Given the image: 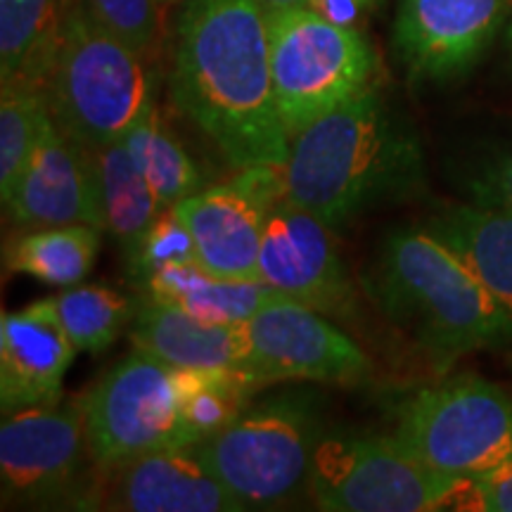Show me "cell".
Returning <instances> with one entry per match:
<instances>
[{
    "label": "cell",
    "instance_id": "cell-1",
    "mask_svg": "<svg viewBox=\"0 0 512 512\" xmlns=\"http://www.w3.org/2000/svg\"><path fill=\"white\" fill-rule=\"evenodd\" d=\"M169 88L174 105L233 169L283 166L290 157L261 0H183Z\"/></svg>",
    "mask_w": 512,
    "mask_h": 512
},
{
    "label": "cell",
    "instance_id": "cell-2",
    "mask_svg": "<svg viewBox=\"0 0 512 512\" xmlns=\"http://www.w3.org/2000/svg\"><path fill=\"white\" fill-rule=\"evenodd\" d=\"M285 200L342 226L363 211L411 197L425 183L418 133L377 86L290 138Z\"/></svg>",
    "mask_w": 512,
    "mask_h": 512
},
{
    "label": "cell",
    "instance_id": "cell-3",
    "mask_svg": "<svg viewBox=\"0 0 512 512\" xmlns=\"http://www.w3.org/2000/svg\"><path fill=\"white\" fill-rule=\"evenodd\" d=\"M363 285L389 323L439 368L512 342L508 311L463 256L425 226L392 230Z\"/></svg>",
    "mask_w": 512,
    "mask_h": 512
},
{
    "label": "cell",
    "instance_id": "cell-4",
    "mask_svg": "<svg viewBox=\"0 0 512 512\" xmlns=\"http://www.w3.org/2000/svg\"><path fill=\"white\" fill-rule=\"evenodd\" d=\"M46 95L57 126L88 150L124 138L155 102L145 57L102 29L79 0L67 10Z\"/></svg>",
    "mask_w": 512,
    "mask_h": 512
},
{
    "label": "cell",
    "instance_id": "cell-5",
    "mask_svg": "<svg viewBox=\"0 0 512 512\" xmlns=\"http://www.w3.org/2000/svg\"><path fill=\"white\" fill-rule=\"evenodd\" d=\"M275 102L287 136L375 86V48L351 24L313 10L266 8Z\"/></svg>",
    "mask_w": 512,
    "mask_h": 512
},
{
    "label": "cell",
    "instance_id": "cell-6",
    "mask_svg": "<svg viewBox=\"0 0 512 512\" xmlns=\"http://www.w3.org/2000/svg\"><path fill=\"white\" fill-rule=\"evenodd\" d=\"M323 439L311 401L278 396L247 406L197 451L216 479L249 508H275L309 489L313 451Z\"/></svg>",
    "mask_w": 512,
    "mask_h": 512
},
{
    "label": "cell",
    "instance_id": "cell-7",
    "mask_svg": "<svg viewBox=\"0 0 512 512\" xmlns=\"http://www.w3.org/2000/svg\"><path fill=\"white\" fill-rule=\"evenodd\" d=\"M465 482L422 463L394 434H330L313 451L309 494L330 512H427L456 508Z\"/></svg>",
    "mask_w": 512,
    "mask_h": 512
},
{
    "label": "cell",
    "instance_id": "cell-8",
    "mask_svg": "<svg viewBox=\"0 0 512 512\" xmlns=\"http://www.w3.org/2000/svg\"><path fill=\"white\" fill-rule=\"evenodd\" d=\"M394 437L453 477H477L512 460V399L479 375L420 389L396 415Z\"/></svg>",
    "mask_w": 512,
    "mask_h": 512
},
{
    "label": "cell",
    "instance_id": "cell-9",
    "mask_svg": "<svg viewBox=\"0 0 512 512\" xmlns=\"http://www.w3.org/2000/svg\"><path fill=\"white\" fill-rule=\"evenodd\" d=\"M81 406L88 456L105 472L162 448L195 446L176 368L140 349L102 377Z\"/></svg>",
    "mask_w": 512,
    "mask_h": 512
},
{
    "label": "cell",
    "instance_id": "cell-10",
    "mask_svg": "<svg viewBox=\"0 0 512 512\" xmlns=\"http://www.w3.org/2000/svg\"><path fill=\"white\" fill-rule=\"evenodd\" d=\"M247 373L261 384L311 380L358 384L373 373L368 356L323 313L280 294L240 325Z\"/></svg>",
    "mask_w": 512,
    "mask_h": 512
},
{
    "label": "cell",
    "instance_id": "cell-11",
    "mask_svg": "<svg viewBox=\"0 0 512 512\" xmlns=\"http://www.w3.org/2000/svg\"><path fill=\"white\" fill-rule=\"evenodd\" d=\"M285 200L283 166H249L235 181L202 188L174 204L197 261L226 280H259L268 211Z\"/></svg>",
    "mask_w": 512,
    "mask_h": 512
},
{
    "label": "cell",
    "instance_id": "cell-12",
    "mask_svg": "<svg viewBox=\"0 0 512 512\" xmlns=\"http://www.w3.org/2000/svg\"><path fill=\"white\" fill-rule=\"evenodd\" d=\"M88 453L83 406H38L8 413L0 425V482L5 503H60L86 498Z\"/></svg>",
    "mask_w": 512,
    "mask_h": 512
},
{
    "label": "cell",
    "instance_id": "cell-13",
    "mask_svg": "<svg viewBox=\"0 0 512 512\" xmlns=\"http://www.w3.org/2000/svg\"><path fill=\"white\" fill-rule=\"evenodd\" d=\"M510 12L512 0H399L396 55L413 81L458 79L494 43Z\"/></svg>",
    "mask_w": 512,
    "mask_h": 512
},
{
    "label": "cell",
    "instance_id": "cell-14",
    "mask_svg": "<svg viewBox=\"0 0 512 512\" xmlns=\"http://www.w3.org/2000/svg\"><path fill=\"white\" fill-rule=\"evenodd\" d=\"M259 280L323 316L347 320L356 311V292L332 226L287 200L268 211Z\"/></svg>",
    "mask_w": 512,
    "mask_h": 512
},
{
    "label": "cell",
    "instance_id": "cell-15",
    "mask_svg": "<svg viewBox=\"0 0 512 512\" xmlns=\"http://www.w3.org/2000/svg\"><path fill=\"white\" fill-rule=\"evenodd\" d=\"M5 209L19 228L88 223L105 230L93 152L50 119Z\"/></svg>",
    "mask_w": 512,
    "mask_h": 512
},
{
    "label": "cell",
    "instance_id": "cell-16",
    "mask_svg": "<svg viewBox=\"0 0 512 512\" xmlns=\"http://www.w3.org/2000/svg\"><path fill=\"white\" fill-rule=\"evenodd\" d=\"M100 508L124 512H235L245 510L216 479L197 446L162 448L107 470Z\"/></svg>",
    "mask_w": 512,
    "mask_h": 512
},
{
    "label": "cell",
    "instance_id": "cell-17",
    "mask_svg": "<svg viewBox=\"0 0 512 512\" xmlns=\"http://www.w3.org/2000/svg\"><path fill=\"white\" fill-rule=\"evenodd\" d=\"M79 349L41 302L0 318L3 413L60 406L62 380Z\"/></svg>",
    "mask_w": 512,
    "mask_h": 512
},
{
    "label": "cell",
    "instance_id": "cell-18",
    "mask_svg": "<svg viewBox=\"0 0 512 512\" xmlns=\"http://www.w3.org/2000/svg\"><path fill=\"white\" fill-rule=\"evenodd\" d=\"M128 337L133 347L174 368L247 373L240 325L204 323L155 299H147L133 313Z\"/></svg>",
    "mask_w": 512,
    "mask_h": 512
},
{
    "label": "cell",
    "instance_id": "cell-19",
    "mask_svg": "<svg viewBox=\"0 0 512 512\" xmlns=\"http://www.w3.org/2000/svg\"><path fill=\"white\" fill-rule=\"evenodd\" d=\"M147 299L176 306L211 325H242L280 292L264 280H226L209 273L200 261H174L147 280Z\"/></svg>",
    "mask_w": 512,
    "mask_h": 512
},
{
    "label": "cell",
    "instance_id": "cell-20",
    "mask_svg": "<svg viewBox=\"0 0 512 512\" xmlns=\"http://www.w3.org/2000/svg\"><path fill=\"white\" fill-rule=\"evenodd\" d=\"M425 228L463 256L512 318V211L477 202L451 204L430 216Z\"/></svg>",
    "mask_w": 512,
    "mask_h": 512
},
{
    "label": "cell",
    "instance_id": "cell-21",
    "mask_svg": "<svg viewBox=\"0 0 512 512\" xmlns=\"http://www.w3.org/2000/svg\"><path fill=\"white\" fill-rule=\"evenodd\" d=\"M67 0H0V81L46 88L62 46Z\"/></svg>",
    "mask_w": 512,
    "mask_h": 512
},
{
    "label": "cell",
    "instance_id": "cell-22",
    "mask_svg": "<svg viewBox=\"0 0 512 512\" xmlns=\"http://www.w3.org/2000/svg\"><path fill=\"white\" fill-rule=\"evenodd\" d=\"M93 152L95 178H98L100 207L105 230H110L128 256L140 245L164 207L147 176L140 171L124 140L98 147Z\"/></svg>",
    "mask_w": 512,
    "mask_h": 512
},
{
    "label": "cell",
    "instance_id": "cell-23",
    "mask_svg": "<svg viewBox=\"0 0 512 512\" xmlns=\"http://www.w3.org/2000/svg\"><path fill=\"white\" fill-rule=\"evenodd\" d=\"M102 228L88 223L27 228L5 249V268L48 285L81 283L98 259Z\"/></svg>",
    "mask_w": 512,
    "mask_h": 512
},
{
    "label": "cell",
    "instance_id": "cell-24",
    "mask_svg": "<svg viewBox=\"0 0 512 512\" xmlns=\"http://www.w3.org/2000/svg\"><path fill=\"white\" fill-rule=\"evenodd\" d=\"M131 152L140 171L147 176L155 188L159 204L164 209L174 207L185 197L202 190V174L192 162L185 147L178 143L174 133L166 128L159 117L155 102L145 107V112L136 119V124L121 138Z\"/></svg>",
    "mask_w": 512,
    "mask_h": 512
},
{
    "label": "cell",
    "instance_id": "cell-25",
    "mask_svg": "<svg viewBox=\"0 0 512 512\" xmlns=\"http://www.w3.org/2000/svg\"><path fill=\"white\" fill-rule=\"evenodd\" d=\"M183 418L195 444L230 425L264 384L240 370L176 368Z\"/></svg>",
    "mask_w": 512,
    "mask_h": 512
},
{
    "label": "cell",
    "instance_id": "cell-26",
    "mask_svg": "<svg viewBox=\"0 0 512 512\" xmlns=\"http://www.w3.org/2000/svg\"><path fill=\"white\" fill-rule=\"evenodd\" d=\"M41 306L62 325L74 347L88 354L112 347L136 313L124 294L107 285L72 287L53 299H43Z\"/></svg>",
    "mask_w": 512,
    "mask_h": 512
},
{
    "label": "cell",
    "instance_id": "cell-27",
    "mask_svg": "<svg viewBox=\"0 0 512 512\" xmlns=\"http://www.w3.org/2000/svg\"><path fill=\"white\" fill-rule=\"evenodd\" d=\"M53 119L46 88L5 83L0 95V195L3 204L15 192L38 140Z\"/></svg>",
    "mask_w": 512,
    "mask_h": 512
},
{
    "label": "cell",
    "instance_id": "cell-28",
    "mask_svg": "<svg viewBox=\"0 0 512 512\" xmlns=\"http://www.w3.org/2000/svg\"><path fill=\"white\" fill-rule=\"evenodd\" d=\"M102 29L147 57L159 38V0H79Z\"/></svg>",
    "mask_w": 512,
    "mask_h": 512
},
{
    "label": "cell",
    "instance_id": "cell-29",
    "mask_svg": "<svg viewBox=\"0 0 512 512\" xmlns=\"http://www.w3.org/2000/svg\"><path fill=\"white\" fill-rule=\"evenodd\" d=\"M174 261H197V252L188 228L169 207L152 223L140 245L126 256V264L131 278L145 287L159 268Z\"/></svg>",
    "mask_w": 512,
    "mask_h": 512
},
{
    "label": "cell",
    "instance_id": "cell-30",
    "mask_svg": "<svg viewBox=\"0 0 512 512\" xmlns=\"http://www.w3.org/2000/svg\"><path fill=\"white\" fill-rule=\"evenodd\" d=\"M463 185L472 202L512 211V143L475 159L467 166Z\"/></svg>",
    "mask_w": 512,
    "mask_h": 512
},
{
    "label": "cell",
    "instance_id": "cell-31",
    "mask_svg": "<svg viewBox=\"0 0 512 512\" xmlns=\"http://www.w3.org/2000/svg\"><path fill=\"white\" fill-rule=\"evenodd\" d=\"M458 510L479 512H512V460L498 465L484 475L467 477Z\"/></svg>",
    "mask_w": 512,
    "mask_h": 512
},
{
    "label": "cell",
    "instance_id": "cell-32",
    "mask_svg": "<svg viewBox=\"0 0 512 512\" xmlns=\"http://www.w3.org/2000/svg\"><path fill=\"white\" fill-rule=\"evenodd\" d=\"M266 8H297V10H313L320 15L335 19V22L351 24L361 15H366L382 0H261Z\"/></svg>",
    "mask_w": 512,
    "mask_h": 512
},
{
    "label": "cell",
    "instance_id": "cell-33",
    "mask_svg": "<svg viewBox=\"0 0 512 512\" xmlns=\"http://www.w3.org/2000/svg\"><path fill=\"white\" fill-rule=\"evenodd\" d=\"M183 0H159V5H162V8H174V5H181Z\"/></svg>",
    "mask_w": 512,
    "mask_h": 512
},
{
    "label": "cell",
    "instance_id": "cell-34",
    "mask_svg": "<svg viewBox=\"0 0 512 512\" xmlns=\"http://www.w3.org/2000/svg\"><path fill=\"white\" fill-rule=\"evenodd\" d=\"M508 46L512 50V12H510V19H508Z\"/></svg>",
    "mask_w": 512,
    "mask_h": 512
},
{
    "label": "cell",
    "instance_id": "cell-35",
    "mask_svg": "<svg viewBox=\"0 0 512 512\" xmlns=\"http://www.w3.org/2000/svg\"><path fill=\"white\" fill-rule=\"evenodd\" d=\"M74 3V0H67V5H72Z\"/></svg>",
    "mask_w": 512,
    "mask_h": 512
}]
</instances>
